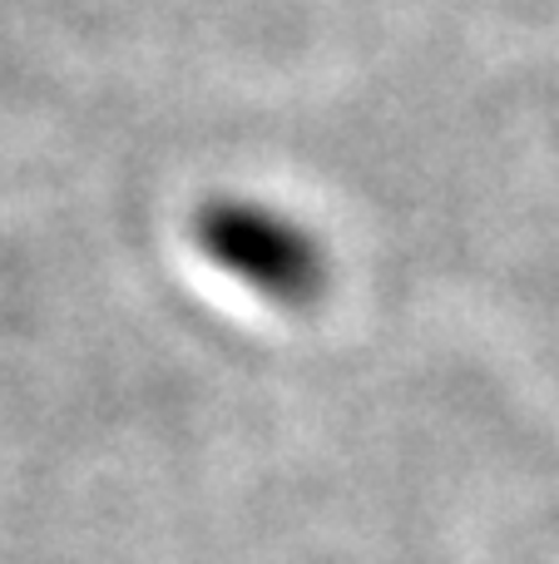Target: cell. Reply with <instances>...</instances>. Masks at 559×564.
<instances>
[{
	"instance_id": "obj_1",
	"label": "cell",
	"mask_w": 559,
	"mask_h": 564,
	"mask_svg": "<svg viewBox=\"0 0 559 564\" xmlns=\"http://www.w3.org/2000/svg\"><path fill=\"white\" fill-rule=\"evenodd\" d=\"M188 238L218 273L233 278L253 297L273 302V307L303 312L332 288L327 243L303 218L263 204V198H208L188 218Z\"/></svg>"
}]
</instances>
